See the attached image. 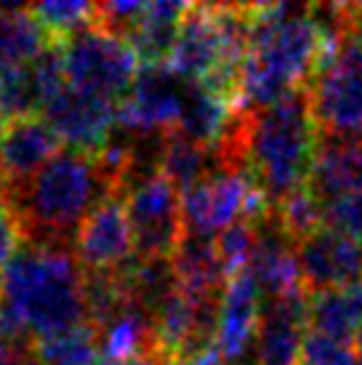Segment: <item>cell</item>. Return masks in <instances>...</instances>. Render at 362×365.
Segmentation results:
<instances>
[{
  "label": "cell",
  "instance_id": "9a60e30c",
  "mask_svg": "<svg viewBox=\"0 0 362 365\" xmlns=\"http://www.w3.org/2000/svg\"><path fill=\"white\" fill-rule=\"evenodd\" d=\"M264 296L248 269L237 272L227 285L222 302V317H219V339L216 346L222 352L224 363L237 365L245 363V355L256 341L259 323H262Z\"/></svg>",
  "mask_w": 362,
  "mask_h": 365
},
{
  "label": "cell",
  "instance_id": "2e32d148",
  "mask_svg": "<svg viewBox=\"0 0 362 365\" xmlns=\"http://www.w3.org/2000/svg\"><path fill=\"white\" fill-rule=\"evenodd\" d=\"M309 192L325 205L362 195V139H322Z\"/></svg>",
  "mask_w": 362,
  "mask_h": 365
},
{
  "label": "cell",
  "instance_id": "9c48e42d",
  "mask_svg": "<svg viewBox=\"0 0 362 365\" xmlns=\"http://www.w3.org/2000/svg\"><path fill=\"white\" fill-rule=\"evenodd\" d=\"M187 96V81L171 67H144L133 83L131 93L123 99L118 125L139 136L171 133L179 128Z\"/></svg>",
  "mask_w": 362,
  "mask_h": 365
},
{
  "label": "cell",
  "instance_id": "8992f818",
  "mask_svg": "<svg viewBox=\"0 0 362 365\" xmlns=\"http://www.w3.org/2000/svg\"><path fill=\"white\" fill-rule=\"evenodd\" d=\"M269 208L248 168H222L181 195L184 232L200 237H219L240 222L259 224Z\"/></svg>",
  "mask_w": 362,
  "mask_h": 365
},
{
  "label": "cell",
  "instance_id": "52a82bcc",
  "mask_svg": "<svg viewBox=\"0 0 362 365\" xmlns=\"http://www.w3.org/2000/svg\"><path fill=\"white\" fill-rule=\"evenodd\" d=\"M61 53L70 86L96 93L118 107L131 93L141 72V61L131 43L120 41L93 24L61 43Z\"/></svg>",
  "mask_w": 362,
  "mask_h": 365
},
{
  "label": "cell",
  "instance_id": "6da1fadb",
  "mask_svg": "<svg viewBox=\"0 0 362 365\" xmlns=\"http://www.w3.org/2000/svg\"><path fill=\"white\" fill-rule=\"evenodd\" d=\"M0 328L16 349L88 328L86 272L72 248H19L0 277Z\"/></svg>",
  "mask_w": 362,
  "mask_h": 365
},
{
  "label": "cell",
  "instance_id": "484cf974",
  "mask_svg": "<svg viewBox=\"0 0 362 365\" xmlns=\"http://www.w3.org/2000/svg\"><path fill=\"white\" fill-rule=\"evenodd\" d=\"M349 35L362 41V3H349Z\"/></svg>",
  "mask_w": 362,
  "mask_h": 365
},
{
  "label": "cell",
  "instance_id": "44dd1931",
  "mask_svg": "<svg viewBox=\"0 0 362 365\" xmlns=\"http://www.w3.org/2000/svg\"><path fill=\"white\" fill-rule=\"evenodd\" d=\"M30 11L53 43H64L93 24V3H38Z\"/></svg>",
  "mask_w": 362,
  "mask_h": 365
},
{
  "label": "cell",
  "instance_id": "5b68a950",
  "mask_svg": "<svg viewBox=\"0 0 362 365\" xmlns=\"http://www.w3.org/2000/svg\"><path fill=\"white\" fill-rule=\"evenodd\" d=\"M309 107L322 139L362 136V41L343 35L333 43L320 70L306 86Z\"/></svg>",
  "mask_w": 362,
  "mask_h": 365
},
{
  "label": "cell",
  "instance_id": "277c9868",
  "mask_svg": "<svg viewBox=\"0 0 362 365\" xmlns=\"http://www.w3.org/2000/svg\"><path fill=\"white\" fill-rule=\"evenodd\" d=\"M234 133L242 155L272 208L309 187L322 133L306 88L262 110H240Z\"/></svg>",
  "mask_w": 362,
  "mask_h": 365
},
{
  "label": "cell",
  "instance_id": "603a6c76",
  "mask_svg": "<svg viewBox=\"0 0 362 365\" xmlns=\"http://www.w3.org/2000/svg\"><path fill=\"white\" fill-rule=\"evenodd\" d=\"M304 365H360L349 344L309 331L304 341Z\"/></svg>",
  "mask_w": 362,
  "mask_h": 365
},
{
  "label": "cell",
  "instance_id": "30bf717a",
  "mask_svg": "<svg viewBox=\"0 0 362 365\" xmlns=\"http://www.w3.org/2000/svg\"><path fill=\"white\" fill-rule=\"evenodd\" d=\"M118 112L120 107L115 102H107L96 93L81 91L67 83L46 104L43 118L70 150L99 155L118 128Z\"/></svg>",
  "mask_w": 362,
  "mask_h": 365
},
{
  "label": "cell",
  "instance_id": "cb8c5ba5",
  "mask_svg": "<svg viewBox=\"0 0 362 365\" xmlns=\"http://www.w3.org/2000/svg\"><path fill=\"white\" fill-rule=\"evenodd\" d=\"M322 211H325V224L328 227L349 235L354 243L362 245V195L336 200V203L325 205Z\"/></svg>",
  "mask_w": 362,
  "mask_h": 365
},
{
  "label": "cell",
  "instance_id": "8fae6325",
  "mask_svg": "<svg viewBox=\"0 0 362 365\" xmlns=\"http://www.w3.org/2000/svg\"><path fill=\"white\" fill-rule=\"evenodd\" d=\"M296 262L306 296L338 291L362 280V245L328 224L296 240Z\"/></svg>",
  "mask_w": 362,
  "mask_h": 365
},
{
  "label": "cell",
  "instance_id": "ba28073f",
  "mask_svg": "<svg viewBox=\"0 0 362 365\" xmlns=\"http://www.w3.org/2000/svg\"><path fill=\"white\" fill-rule=\"evenodd\" d=\"M139 259H171L184 237L181 192L162 173L147 176L123 192Z\"/></svg>",
  "mask_w": 362,
  "mask_h": 365
},
{
  "label": "cell",
  "instance_id": "83f0119b",
  "mask_svg": "<svg viewBox=\"0 0 362 365\" xmlns=\"http://www.w3.org/2000/svg\"><path fill=\"white\" fill-rule=\"evenodd\" d=\"M21 365H43V363H41V360H35V355H32V349H30V355L24 357V363H21Z\"/></svg>",
  "mask_w": 362,
  "mask_h": 365
},
{
  "label": "cell",
  "instance_id": "e0dca14e",
  "mask_svg": "<svg viewBox=\"0 0 362 365\" xmlns=\"http://www.w3.org/2000/svg\"><path fill=\"white\" fill-rule=\"evenodd\" d=\"M53 41L32 16L30 6H0V72L30 67Z\"/></svg>",
  "mask_w": 362,
  "mask_h": 365
},
{
  "label": "cell",
  "instance_id": "f1b7e54d",
  "mask_svg": "<svg viewBox=\"0 0 362 365\" xmlns=\"http://www.w3.org/2000/svg\"><path fill=\"white\" fill-rule=\"evenodd\" d=\"M237 365H245V363H237Z\"/></svg>",
  "mask_w": 362,
  "mask_h": 365
},
{
  "label": "cell",
  "instance_id": "ffe728a7",
  "mask_svg": "<svg viewBox=\"0 0 362 365\" xmlns=\"http://www.w3.org/2000/svg\"><path fill=\"white\" fill-rule=\"evenodd\" d=\"M32 355L43 365H99V346L90 328L32 344Z\"/></svg>",
  "mask_w": 362,
  "mask_h": 365
},
{
  "label": "cell",
  "instance_id": "ac0fdd59",
  "mask_svg": "<svg viewBox=\"0 0 362 365\" xmlns=\"http://www.w3.org/2000/svg\"><path fill=\"white\" fill-rule=\"evenodd\" d=\"M306 323H309V331L341 344H349L352 339H357L362 325V280L338 291L309 296Z\"/></svg>",
  "mask_w": 362,
  "mask_h": 365
},
{
  "label": "cell",
  "instance_id": "7402d4cb",
  "mask_svg": "<svg viewBox=\"0 0 362 365\" xmlns=\"http://www.w3.org/2000/svg\"><path fill=\"white\" fill-rule=\"evenodd\" d=\"M147 9L150 3H125V0L123 3H93V27L131 43L147 16Z\"/></svg>",
  "mask_w": 362,
  "mask_h": 365
},
{
  "label": "cell",
  "instance_id": "d4e9b609",
  "mask_svg": "<svg viewBox=\"0 0 362 365\" xmlns=\"http://www.w3.org/2000/svg\"><path fill=\"white\" fill-rule=\"evenodd\" d=\"M19 243H24L21 227L9 203L0 197V277L6 272V267L14 262V256L19 254Z\"/></svg>",
  "mask_w": 362,
  "mask_h": 365
},
{
  "label": "cell",
  "instance_id": "5bb4252c",
  "mask_svg": "<svg viewBox=\"0 0 362 365\" xmlns=\"http://www.w3.org/2000/svg\"><path fill=\"white\" fill-rule=\"evenodd\" d=\"M61 139L46 118L9 120L0 142V192L14 190L32 179L43 165L61 153Z\"/></svg>",
  "mask_w": 362,
  "mask_h": 365
},
{
  "label": "cell",
  "instance_id": "7c38bea8",
  "mask_svg": "<svg viewBox=\"0 0 362 365\" xmlns=\"http://www.w3.org/2000/svg\"><path fill=\"white\" fill-rule=\"evenodd\" d=\"M75 256L83 272H120L136 259V240L123 195H112L90 211L75 237Z\"/></svg>",
  "mask_w": 362,
  "mask_h": 365
},
{
  "label": "cell",
  "instance_id": "4fadbf2b",
  "mask_svg": "<svg viewBox=\"0 0 362 365\" xmlns=\"http://www.w3.org/2000/svg\"><path fill=\"white\" fill-rule=\"evenodd\" d=\"M309 296L264 302L259 334L253 341V365H304Z\"/></svg>",
  "mask_w": 362,
  "mask_h": 365
},
{
  "label": "cell",
  "instance_id": "3957f363",
  "mask_svg": "<svg viewBox=\"0 0 362 365\" xmlns=\"http://www.w3.org/2000/svg\"><path fill=\"white\" fill-rule=\"evenodd\" d=\"M115 192L99 155L64 147L24 184L0 192L27 245L72 248L90 211Z\"/></svg>",
  "mask_w": 362,
  "mask_h": 365
},
{
  "label": "cell",
  "instance_id": "d6986e66",
  "mask_svg": "<svg viewBox=\"0 0 362 365\" xmlns=\"http://www.w3.org/2000/svg\"><path fill=\"white\" fill-rule=\"evenodd\" d=\"M187 11H190L187 3H171V0L150 3L147 16L131 38V48L144 67H168Z\"/></svg>",
  "mask_w": 362,
  "mask_h": 365
},
{
  "label": "cell",
  "instance_id": "4316f807",
  "mask_svg": "<svg viewBox=\"0 0 362 365\" xmlns=\"http://www.w3.org/2000/svg\"><path fill=\"white\" fill-rule=\"evenodd\" d=\"M354 355H357V363L362 365V325H360V334L354 339Z\"/></svg>",
  "mask_w": 362,
  "mask_h": 365
},
{
  "label": "cell",
  "instance_id": "7a4b0ae2",
  "mask_svg": "<svg viewBox=\"0 0 362 365\" xmlns=\"http://www.w3.org/2000/svg\"><path fill=\"white\" fill-rule=\"evenodd\" d=\"M333 41L312 6H253L251 38L240 70V110H262L304 91Z\"/></svg>",
  "mask_w": 362,
  "mask_h": 365
}]
</instances>
